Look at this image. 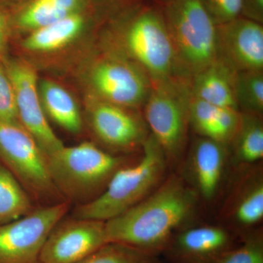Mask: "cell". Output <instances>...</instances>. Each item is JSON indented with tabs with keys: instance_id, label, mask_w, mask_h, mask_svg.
I'll return each mask as SVG.
<instances>
[{
	"instance_id": "obj_1",
	"label": "cell",
	"mask_w": 263,
	"mask_h": 263,
	"mask_svg": "<svg viewBox=\"0 0 263 263\" xmlns=\"http://www.w3.org/2000/svg\"><path fill=\"white\" fill-rule=\"evenodd\" d=\"M200 202L181 174L167 175L146 198L105 221L108 242L157 257L164 253L178 232L192 224Z\"/></svg>"
},
{
	"instance_id": "obj_2",
	"label": "cell",
	"mask_w": 263,
	"mask_h": 263,
	"mask_svg": "<svg viewBox=\"0 0 263 263\" xmlns=\"http://www.w3.org/2000/svg\"><path fill=\"white\" fill-rule=\"evenodd\" d=\"M136 161L114 175L103 193L76 210L75 217L107 221L153 193L167 177L168 163L159 143L149 134Z\"/></svg>"
},
{
	"instance_id": "obj_3",
	"label": "cell",
	"mask_w": 263,
	"mask_h": 263,
	"mask_svg": "<svg viewBox=\"0 0 263 263\" xmlns=\"http://www.w3.org/2000/svg\"><path fill=\"white\" fill-rule=\"evenodd\" d=\"M131 162L89 142L64 146L48 157L50 175L57 192L83 204L103 193L114 175Z\"/></svg>"
},
{
	"instance_id": "obj_4",
	"label": "cell",
	"mask_w": 263,
	"mask_h": 263,
	"mask_svg": "<svg viewBox=\"0 0 263 263\" xmlns=\"http://www.w3.org/2000/svg\"><path fill=\"white\" fill-rule=\"evenodd\" d=\"M190 80L174 76L152 83L143 105L150 134L163 151L170 167L181 164L188 148Z\"/></svg>"
},
{
	"instance_id": "obj_5",
	"label": "cell",
	"mask_w": 263,
	"mask_h": 263,
	"mask_svg": "<svg viewBox=\"0 0 263 263\" xmlns=\"http://www.w3.org/2000/svg\"><path fill=\"white\" fill-rule=\"evenodd\" d=\"M163 13L181 74L191 79L216 60V25L202 0H168Z\"/></svg>"
},
{
	"instance_id": "obj_6",
	"label": "cell",
	"mask_w": 263,
	"mask_h": 263,
	"mask_svg": "<svg viewBox=\"0 0 263 263\" xmlns=\"http://www.w3.org/2000/svg\"><path fill=\"white\" fill-rule=\"evenodd\" d=\"M119 43L124 58L139 66L152 83L183 76L160 10L152 7L139 10L123 27Z\"/></svg>"
},
{
	"instance_id": "obj_7",
	"label": "cell",
	"mask_w": 263,
	"mask_h": 263,
	"mask_svg": "<svg viewBox=\"0 0 263 263\" xmlns=\"http://www.w3.org/2000/svg\"><path fill=\"white\" fill-rule=\"evenodd\" d=\"M0 162L29 195L46 197L57 192L50 175L47 157L21 124L0 122Z\"/></svg>"
},
{
	"instance_id": "obj_8",
	"label": "cell",
	"mask_w": 263,
	"mask_h": 263,
	"mask_svg": "<svg viewBox=\"0 0 263 263\" xmlns=\"http://www.w3.org/2000/svg\"><path fill=\"white\" fill-rule=\"evenodd\" d=\"M67 202L32 209L16 220L0 226V263H40L48 235L63 219Z\"/></svg>"
},
{
	"instance_id": "obj_9",
	"label": "cell",
	"mask_w": 263,
	"mask_h": 263,
	"mask_svg": "<svg viewBox=\"0 0 263 263\" xmlns=\"http://www.w3.org/2000/svg\"><path fill=\"white\" fill-rule=\"evenodd\" d=\"M91 86L99 100L124 108L143 106L152 81L139 66L119 55H110L91 70Z\"/></svg>"
},
{
	"instance_id": "obj_10",
	"label": "cell",
	"mask_w": 263,
	"mask_h": 263,
	"mask_svg": "<svg viewBox=\"0 0 263 263\" xmlns=\"http://www.w3.org/2000/svg\"><path fill=\"white\" fill-rule=\"evenodd\" d=\"M14 88L19 123L34 138L47 158L64 146L43 110L35 70L24 60L2 58Z\"/></svg>"
},
{
	"instance_id": "obj_11",
	"label": "cell",
	"mask_w": 263,
	"mask_h": 263,
	"mask_svg": "<svg viewBox=\"0 0 263 263\" xmlns=\"http://www.w3.org/2000/svg\"><path fill=\"white\" fill-rule=\"evenodd\" d=\"M233 182L221 206L226 227L243 238L260 228L263 219V169L259 163L235 167Z\"/></svg>"
},
{
	"instance_id": "obj_12",
	"label": "cell",
	"mask_w": 263,
	"mask_h": 263,
	"mask_svg": "<svg viewBox=\"0 0 263 263\" xmlns=\"http://www.w3.org/2000/svg\"><path fill=\"white\" fill-rule=\"evenodd\" d=\"M134 110L98 99L89 109L91 130L98 141L116 152L142 150L149 136L144 118Z\"/></svg>"
},
{
	"instance_id": "obj_13",
	"label": "cell",
	"mask_w": 263,
	"mask_h": 263,
	"mask_svg": "<svg viewBox=\"0 0 263 263\" xmlns=\"http://www.w3.org/2000/svg\"><path fill=\"white\" fill-rule=\"evenodd\" d=\"M107 243L105 221L76 217L61 220L48 235L40 263H76Z\"/></svg>"
},
{
	"instance_id": "obj_14",
	"label": "cell",
	"mask_w": 263,
	"mask_h": 263,
	"mask_svg": "<svg viewBox=\"0 0 263 263\" xmlns=\"http://www.w3.org/2000/svg\"><path fill=\"white\" fill-rule=\"evenodd\" d=\"M186 152L181 176L195 190L200 201H214L226 178L230 161L229 146L198 136Z\"/></svg>"
},
{
	"instance_id": "obj_15",
	"label": "cell",
	"mask_w": 263,
	"mask_h": 263,
	"mask_svg": "<svg viewBox=\"0 0 263 263\" xmlns=\"http://www.w3.org/2000/svg\"><path fill=\"white\" fill-rule=\"evenodd\" d=\"M216 60L235 72L263 70V27L246 17L216 25Z\"/></svg>"
},
{
	"instance_id": "obj_16",
	"label": "cell",
	"mask_w": 263,
	"mask_h": 263,
	"mask_svg": "<svg viewBox=\"0 0 263 263\" xmlns=\"http://www.w3.org/2000/svg\"><path fill=\"white\" fill-rule=\"evenodd\" d=\"M235 246V235L221 224H190L174 235L163 254L172 263H216Z\"/></svg>"
},
{
	"instance_id": "obj_17",
	"label": "cell",
	"mask_w": 263,
	"mask_h": 263,
	"mask_svg": "<svg viewBox=\"0 0 263 263\" xmlns=\"http://www.w3.org/2000/svg\"><path fill=\"white\" fill-rule=\"evenodd\" d=\"M236 77L237 72L216 60L192 78V95L215 106L238 110Z\"/></svg>"
},
{
	"instance_id": "obj_18",
	"label": "cell",
	"mask_w": 263,
	"mask_h": 263,
	"mask_svg": "<svg viewBox=\"0 0 263 263\" xmlns=\"http://www.w3.org/2000/svg\"><path fill=\"white\" fill-rule=\"evenodd\" d=\"M88 0H22L10 13L12 26L30 32L76 13H84Z\"/></svg>"
},
{
	"instance_id": "obj_19",
	"label": "cell",
	"mask_w": 263,
	"mask_h": 263,
	"mask_svg": "<svg viewBox=\"0 0 263 263\" xmlns=\"http://www.w3.org/2000/svg\"><path fill=\"white\" fill-rule=\"evenodd\" d=\"M86 23L84 13H76L29 32L22 46L36 53L59 51L77 39L86 28Z\"/></svg>"
},
{
	"instance_id": "obj_20",
	"label": "cell",
	"mask_w": 263,
	"mask_h": 263,
	"mask_svg": "<svg viewBox=\"0 0 263 263\" xmlns=\"http://www.w3.org/2000/svg\"><path fill=\"white\" fill-rule=\"evenodd\" d=\"M41 103L46 117L71 133L82 129L80 110L72 95L53 81H41L38 86Z\"/></svg>"
},
{
	"instance_id": "obj_21",
	"label": "cell",
	"mask_w": 263,
	"mask_h": 263,
	"mask_svg": "<svg viewBox=\"0 0 263 263\" xmlns=\"http://www.w3.org/2000/svg\"><path fill=\"white\" fill-rule=\"evenodd\" d=\"M234 167L259 163L263 159L262 116L241 113L239 126L229 144Z\"/></svg>"
},
{
	"instance_id": "obj_22",
	"label": "cell",
	"mask_w": 263,
	"mask_h": 263,
	"mask_svg": "<svg viewBox=\"0 0 263 263\" xmlns=\"http://www.w3.org/2000/svg\"><path fill=\"white\" fill-rule=\"evenodd\" d=\"M32 209L28 192L0 162V226L16 220Z\"/></svg>"
},
{
	"instance_id": "obj_23",
	"label": "cell",
	"mask_w": 263,
	"mask_h": 263,
	"mask_svg": "<svg viewBox=\"0 0 263 263\" xmlns=\"http://www.w3.org/2000/svg\"><path fill=\"white\" fill-rule=\"evenodd\" d=\"M236 100L241 113H263V70L237 72Z\"/></svg>"
},
{
	"instance_id": "obj_24",
	"label": "cell",
	"mask_w": 263,
	"mask_h": 263,
	"mask_svg": "<svg viewBox=\"0 0 263 263\" xmlns=\"http://www.w3.org/2000/svg\"><path fill=\"white\" fill-rule=\"evenodd\" d=\"M156 256L129 246L109 242L76 263H158Z\"/></svg>"
},
{
	"instance_id": "obj_25",
	"label": "cell",
	"mask_w": 263,
	"mask_h": 263,
	"mask_svg": "<svg viewBox=\"0 0 263 263\" xmlns=\"http://www.w3.org/2000/svg\"><path fill=\"white\" fill-rule=\"evenodd\" d=\"M216 263H263L262 228L245 235L240 245L230 249Z\"/></svg>"
},
{
	"instance_id": "obj_26",
	"label": "cell",
	"mask_w": 263,
	"mask_h": 263,
	"mask_svg": "<svg viewBox=\"0 0 263 263\" xmlns=\"http://www.w3.org/2000/svg\"><path fill=\"white\" fill-rule=\"evenodd\" d=\"M0 122L20 124L14 88L0 59Z\"/></svg>"
},
{
	"instance_id": "obj_27",
	"label": "cell",
	"mask_w": 263,
	"mask_h": 263,
	"mask_svg": "<svg viewBox=\"0 0 263 263\" xmlns=\"http://www.w3.org/2000/svg\"><path fill=\"white\" fill-rule=\"evenodd\" d=\"M216 25L238 18L243 10V0H202Z\"/></svg>"
},
{
	"instance_id": "obj_28",
	"label": "cell",
	"mask_w": 263,
	"mask_h": 263,
	"mask_svg": "<svg viewBox=\"0 0 263 263\" xmlns=\"http://www.w3.org/2000/svg\"><path fill=\"white\" fill-rule=\"evenodd\" d=\"M12 29L13 26L10 12L0 6V59L3 58V54L8 46L11 34Z\"/></svg>"
},
{
	"instance_id": "obj_29",
	"label": "cell",
	"mask_w": 263,
	"mask_h": 263,
	"mask_svg": "<svg viewBox=\"0 0 263 263\" xmlns=\"http://www.w3.org/2000/svg\"><path fill=\"white\" fill-rule=\"evenodd\" d=\"M246 18L262 23L263 17V0H243L241 14Z\"/></svg>"
},
{
	"instance_id": "obj_30",
	"label": "cell",
	"mask_w": 263,
	"mask_h": 263,
	"mask_svg": "<svg viewBox=\"0 0 263 263\" xmlns=\"http://www.w3.org/2000/svg\"><path fill=\"white\" fill-rule=\"evenodd\" d=\"M22 0H0V6L8 10V8H13L18 5Z\"/></svg>"
},
{
	"instance_id": "obj_31",
	"label": "cell",
	"mask_w": 263,
	"mask_h": 263,
	"mask_svg": "<svg viewBox=\"0 0 263 263\" xmlns=\"http://www.w3.org/2000/svg\"><path fill=\"white\" fill-rule=\"evenodd\" d=\"M159 263V262H158Z\"/></svg>"
}]
</instances>
